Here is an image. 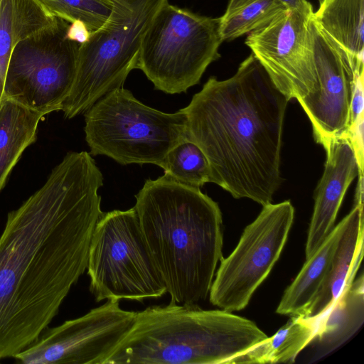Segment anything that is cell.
Returning a JSON list of instances; mask_svg holds the SVG:
<instances>
[{
	"instance_id": "cell-1",
	"label": "cell",
	"mask_w": 364,
	"mask_h": 364,
	"mask_svg": "<svg viewBox=\"0 0 364 364\" xmlns=\"http://www.w3.org/2000/svg\"><path fill=\"white\" fill-rule=\"evenodd\" d=\"M103 179L88 152H68L8 213L0 236V359L39 337L87 269Z\"/></svg>"
},
{
	"instance_id": "cell-2",
	"label": "cell",
	"mask_w": 364,
	"mask_h": 364,
	"mask_svg": "<svg viewBox=\"0 0 364 364\" xmlns=\"http://www.w3.org/2000/svg\"><path fill=\"white\" fill-rule=\"evenodd\" d=\"M289 100L250 54L231 77H210L182 110L187 138L207 157L214 183L235 198L264 206L281 183V150Z\"/></svg>"
},
{
	"instance_id": "cell-3",
	"label": "cell",
	"mask_w": 364,
	"mask_h": 364,
	"mask_svg": "<svg viewBox=\"0 0 364 364\" xmlns=\"http://www.w3.org/2000/svg\"><path fill=\"white\" fill-rule=\"evenodd\" d=\"M135 198L141 232L171 301H204L223 258L218 204L166 175L146 180Z\"/></svg>"
},
{
	"instance_id": "cell-4",
	"label": "cell",
	"mask_w": 364,
	"mask_h": 364,
	"mask_svg": "<svg viewBox=\"0 0 364 364\" xmlns=\"http://www.w3.org/2000/svg\"><path fill=\"white\" fill-rule=\"evenodd\" d=\"M267 336L253 321L198 304L151 306L105 364H229Z\"/></svg>"
},
{
	"instance_id": "cell-5",
	"label": "cell",
	"mask_w": 364,
	"mask_h": 364,
	"mask_svg": "<svg viewBox=\"0 0 364 364\" xmlns=\"http://www.w3.org/2000/svg\"><path fill=\"white\" fill-rule=\"evenodd\" d=\"M85 140L92 156L104 155L122 165L160 167L168 152L187 138L181 109L165 113L135 98L123 87L110 91L85 112Z\"/></svg>"
},
{
	"instance_id": "cell-6",
	"label": "cell",
	"mask_w": 364,
	"mask_h": 364,
	"mask_svg": "<svg viewBox=\"0 0 364 364\" xmlns=\"http://www.w3.org/2000/svg\"><path fill=\"white\" fill-rule=\"evenodd\" d=\"M102 27L80 44L75 79L61 111L71 119L85 113L112 90L122 87L136 69L143 36L168 0H112Z\"/></svg>"
},
{
	"instance_id": "cell-7",
	"label": "cell",
	"mask_w": 364,
	"mask_h": 364,
	"mask_svg": "<svg viewBox=\"0 0 364 364\" xmlns=\"http://www.w3.org/2000/svg\"><path fill=\"white\" fill-rule=\"evenodd\" d=\"M222 42L219 18L202 16L167 1L143 36L136 69L156 90L171 95L186 92L220 58Z\"/></svg>"
},
{
	"instance_id": "cell-8",
	"label": "cell",
	"mask_w": 364,
	"mask_h": 364,
	"mask_svg": "<svg viewBox=\"0 0 364 364\" xmlns=\"http://www.w3.org/2000/svg\"><path fill=\"white\" fill-rule=\"evenodd\" d=\"M87 269L96 301H142L166 293L134 207L102 213L91 238Z\"/></svg>"
},
{
	"instance_id": "cell-9",
	"label": "cell",
	"mask_w": 364,
	"mask_h": 364,
	"mask_svg": "<svg viewBox=\"0 0 364 364\" xmlns=\"http://www.w3.org/2000/svg\"><path fill=\"white\" fill-rule=\"evenodd\" d=\"M69 25L56 17L48 26L17 43L2 99L44 114L61 110L75 79L80 46L67 38Z\"/></svg>"
},
{
	"instance_id": "cell-10",
	"label": "cell",
	"mask_w": 364,
	"mask_h": 364,
	"mask_svg": "<svg viewBox=\"0 0 364 364\" xmlns=\"http://www.w3.org/2000/svg\"><path fill=\"white\" fill-rule=\"evenodd\" d=\"M262 207L232 252L220 260L209 292L210 303L220 309L245 308L284 247L294 219L292 204L285 200Z\"/></svg>"
},
{
	"instance_id": "cell-11",
	"label": "cell",
	"mask_w": 364,
	"mask_h": 364,
	"mask_svg": "<svg viewBox=\"0 0 364 364\" xmlns=\"http://www.w3.org/2000/svg\"><path fill=\"white\" fill-rule=\"evenodd\" d=\"M107 299L86 314L47 329L13 358L25 364H105L132 327L136 312Z\"/></svg>"
},
{
	"instance_id": "cell-12",
	"label": "cell",
	"mask_w": 364,
	"mask_h": 364,
	"mask_svg": "<svg viewBox=\"0 0 364 364\" xmlns=\"http://www.w3.org/2000/svg\"><path fill=\"white\" fill-rule=\"evenodd\" d=\"M312 17L286 9L264 27L250 33L245 41L275 86L289 100L295 98L299 102L317 90Z\"/></svg>"
},
{
	"instance_id": "cell-13",
	"label": "cell",
	"mask_w": 364,
	"mask_h": 364,
	"mask_svg": "<svg viewBox=\"0 0 364 364\" xmlns=\"http://www.w3.org/2000/svg\"><path fill=\"white\" fill-rule=\"evenodd\" d=\"M311 28L318 87L299 102L311 122L316 141L323 145L347 130L355 79L363 65L352 63L313 19Z\"/></svg>"
},
{
	"instance_id": "cell-14",
	"label": "cell",
	"mask_w": 364,
	"mask_h": 364,
	"mask_svg": "<svg viewBox=\"0 0 364 364\" xmlns=\"http://www.w3.org/2000/svg\"><path fill=\"white\" fill-rule=\"evenodd\" d=\"M322 146L326 151V161L316 189L306 243V259L318 249L334 228L338 212L351 182L357 176H363L346 137L331 138Z\"/></svg>"
},
{
	"instance_id": "cell-15",
	"label": "cell",
	"mask_w": 364,
	"mask_h": 364,
	"mask_svg": "<svg viewBox=\"0 0 364 364\" xmlns=\"http://www.w3.org/2000/svg\"><path fill=\"white\" fill-rule=\"evenodd\" d=\"M343 221L328 272L305 316L316 324L343 290L353 282L360 267L363 254V201L355 200V206Z\"/></svg>"
},
{
	"instance_id": "cell-16",
	"label": "cell",
	"mask_w": 364,
	"mask_h": 364,
	"mask_svg": "<svg viewBox=\"0 0 364 364\" xmlns=\"http://www.w3.org/2000/svg\"><path fill=\"white\" fill-rule=\"evenodd\" d=\"M363 274L346 287L317 323L311 362L331 353L361 327L364 321ZM309 343V344H310Z\"/></svg>"
},
{
	"instance_id": "cell-17",
	"label": "cell",
	"mask_w": 364,
	"mask_h": 364,
	"mask_svg": "<svg viewBox=\"0 0 364 364\" xmlns=\"http://www.w3.org/2000/svg\"><path fill=\"white\" fill-rule=\"evenodd\" d=\"M364 0H321L313 21L353 63H363Z\"/></svg>"
},
{
	"instance_id": "cell-18",
	"label": "cell",
	"mask_w": 364,
	"mask_h": 364,
	"mask_svg": "<svg viewBox=\"0 0 364 364\" xmlns=\"http://www.w3.org/2000/svg\"><path fill=\"white\" fill-rule=\"evenodd\" d=\"M343 220L307 259L292 283L285 290L276 312L289 316H305L328 272Z\"/></svg>"
},
{
	"instance_id": "cell-19",
	"label": "cell",
	"mask_w": 364,
	"mask_h": 364,
	"mask_svg": "<svg viewBox=\"0 0 364 364\" xmlns=\"http://www.w3.org/2000/svg\"><path fill=\"white\" fill-rule=\"evenodd\" d=\"M38 0H1L0 4V103L9 60L17 43L55 19Z\"/></svg>"
},
{
	"instance_id": "cell-20",
	"label": "cell",
	"mask_w": 364,
	"mask_h": 364,
	"mask_svg": "<svg viewBox=\"0 0 364 364\" xmlns=\"http://www.w3.org/2000/svg\"><path fill=\"white\" fill-rule=\"evenodd\" d=\"M46 114L15 101L0 103V191L23 151L36 140L40 120Z\"/></svg>"
},
{
	"instance_id": "cell-21",
	"label": "cell",
	"mask_w": 364,
	"mask_h": 364,
	"mask_svg": "<svg viewBox=\"0 0 364 364\" xmlns=\"http://www.w3.org/2000/svg\"><path fill=\"white\" fill-rule=\"evenodd\" d=\"M317 331L314 320L306 316H291L272 337L233 358L229 364L292 363L307 347Z\"/></svg>"
},
{
	"instance_id": "cell-22",
	"label": "cell",
	"mask_w": 364,
	"mask_h": 364,
	"mask_svg": "<svg viewBox=\"0 0 364 364\" xmlns=\"http://www.w3.org/2000/svg\"><path fill=\"white\" fill-rule=\"evenodd\" d=\"M287 9L279 0H230L219 17L223 41H229L259 29Z\"/></svg>"
},
{
	"instance_id": "cell-23",
	"label": "cell",
	"mask_w": 364,
	"mask_h": 364,
	"mask_svg": "<svg viewBox=\"0 0 364 364\" xmlns=\"http://www.w3.org/2000/svg\"><path fill=\"white\" fill-rule=\"evenodd\" d=\"M160 167L164 175L188 186L200 188L212 181L207 157L201 149L188 139L172 148Z\"/></svg>"
},
{
	"instance_id": "cell-24",
	"label": "cell",
	"mask_w": 364,
	"mask_h": 364,
	"mask_svg": "<svg viewBox=\"0 0 364 364\" xmlns=\"http://www.w3.org/2000/svg\"><path fill=\"white\" fill-rule=\"evenodd\" d=\"M52 15L68 23L82 21L90 33L104 26L113 8L112 0H38Z\"/></svg>"
},
{
	"instance_id": "cell-25",
	"label": "cell",
	"mask_w": 364,
	"mask_h": 364,
	"mask_svg": "<svg viewBox=\"0 0 364 364\" xmlns=\"http://www.w3.org/2000/svg\"><path fill=\"white\" fill-rule=\"evenodd\" d=\"M363 124L364 114L360 115L355 120L352 122L343 136L350 141L357 160L358 166L363 172Z\"/></svg>"
},
{
	"instance_id": "cell-26",
	"label": "cell",
	"mask_w": 364,
	"mask_h": 364,
	"mask_svg": "<svg viewBox=\"0 0 364 364\" xmlns=\"http://www.w3.org/2000/svg\"><path fill=\"white\" fill-rule=\"evenodd\" d=\"M363 70L357 73L350 105V123L364 114Z\"/></svg>"
},
{
	"instance_id": "cell-27",
	"label": "cell",
	"mask_w": 364,
	"mask_h": 364,
	"mask_svg": "<svg viewBox=\"0 0 364 364\" xmlns=\"http://www.w3.org/2000/svg\"><path fill=\"white\" fill-rule=\"evenodd\" d=\"M66 36L72 41L83 44L89 41L90 32L82 21L77 20L69 25Z\"/></svg>"
},
{
	"instance_id": "cell-28",
	"label": "cell",
	"mask_w": 364,
	"mask_h": 364,
	"mask_svg": "<svg viewBox=\"0 0 364 364\" xmlns=\"http://www.w3.org/2000/svg\"><path fill=\"white\" fill-rule=\"evenodd\" d=\"M287 9L297 11L307 16L312 17L314 9L307 0H279Z\"/></svg>"
},
{
	"instance_id": "cell-29",
	"label": "cell",
	"mask_w": 364,
	"mask_h": 364,
	"mask_svg": "<svg viewBox=\"0 0 364 364\" xmlns=\"http://www.w3.org/2000/svg\"><path fill=\"white\" fill-rule=\"evenodd\" d=\"M1 0H0V4H1Z\"/></svg>"
}]
</instances>
